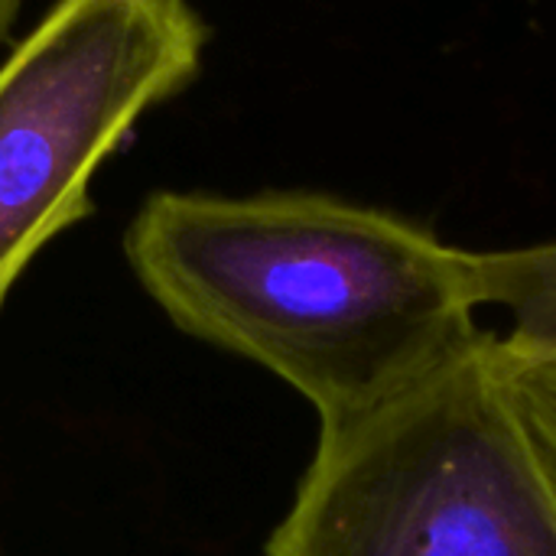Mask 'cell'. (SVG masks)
I'll list each match as a JSON object with an SVG mask.
<instances>
[{
	"mask_svg": "<svg viewBox=\"0 0 556 556\" xmlns=\"http://www.w3.org/2000/svg\"><path fill=\"white\" fill-rule=\"evenodd\" d=\"M124 251L176 329L261 365L319 424L397 397L485 332L472 251L326 192H153Z\"/></svg>",
	"mask_w": 556,
	"mask_h": 556,
	"instance_id": "6da1fadb",
	"label": "cell"
},
{
	"mask_svg": "<svg viewBox=\"0 0 556 556\" xmlns=\"http://www.w3.org/2000/svg\"><path fill=\"white\" fill-rule=\"evenodd\" d=\"M264 556H556V492L498 332L397 397L319 424Z\"/></svg>",
	"mask_w": 556,
	"mask_h": 556,
	"instance_id": "7a4b0ae2",
	"label": "cell"
},
{
	"mask_svg": "<svg viewBox=\"0 0 556 556\" xmlns=\"http://www.w3.org/2000/svg\"><path fill=\"white\" fill-rule=\"evenodd\" d=\"M189 0H55L0 65V306L33 257L91 212L98 166L199 72Z\"/></svg>",
	"mask_w": 556,
	"mask_h": 556,
	"instance_id": "3957f363",
	"label": "cell"
},
{
	"mask_svg": "<svg viewBox=\"0 0 556 556\" xmlns=\"http://www.w3.org/2000/svg\"><path fill=\"white\" fill-rule=\"evenodd\" d=\"M479 306L505 313L502 352L515 365L556 362V241L472 251Z\"/></svg>",
	"mask_w": 556,
	"mask_h": 556,
	"instance_id": "277c9868",
	"label": "cell"
},
{
	"mask_svg": "<svg viewBox=\"0 0 556 556\" xmlns=\"http://www.w3.org/2000/svg\"><path fill=\"white\" fill-rule=\"evenodd\" d=\"M505 365H508V381L521 424L556 492V362L515 365L505 358Z\"/></svg>",
	"mask_w": 556,
	"mask_h": 556,
	"instance_id": "5b68a950",
	"label": "cell"
},
{
	"mask_svg": "<svg viewBox=\"0 0 556 556\" xmlns=\"http://www.w3.org/2000/svg\"><path fill=\"white\" fill-rule=\"evenodd\" d=\"M16 10H20V0H0V39H3L7 26L13 23Z\"/></svg>",
	"mask_w": 556,
	"mask_h": 556,
	"instance_id": "8992f818",
	"label": "cell"
}]
</instances>
